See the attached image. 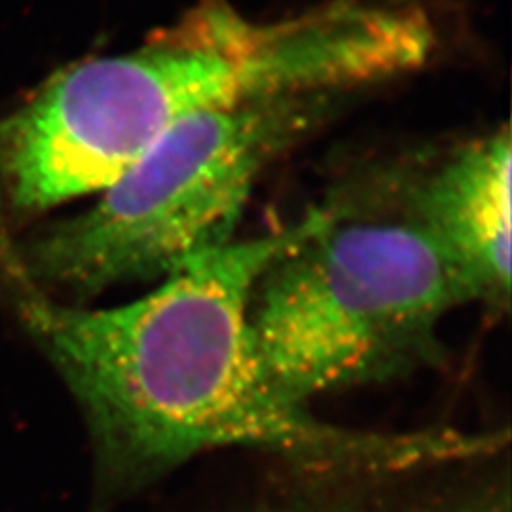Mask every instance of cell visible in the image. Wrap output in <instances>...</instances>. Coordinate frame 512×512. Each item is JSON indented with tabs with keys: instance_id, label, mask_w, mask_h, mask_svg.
<instances>
[{
	"instance_id": "1",
	"label": "cell",
	"mask_w": 512,
	"mask_h": 512,
	"mask_svg": "<svg viewBox=\"0 0 512 512\" xmlns=\"http://www.w3.org/2000/svg\"><path fill=\"white\" fill-rule=\"evenodd\" d=\"M300 222L234 239L128 304L97 310L54 300L0 243L19 317L71 389L114 488H143L220 450L262 452L304 471H403L497 448L495 433L344 427L275 389L256 357L249 302Z\"/></svg>"
},
{
	"instance_id": "2",
	"label": "cell",
	"mask_w": 512,
	"mask_h": 512,
	"mask_svg": "<svg viewBox=\"0 0 512 512\" xmlns=\"http://www.w3.org/2000/svg\"><path fill=\"white\" fill-rule=\"evenodd\" d=\"M310 209L258 275L256 357L275 389L317 397L393 384L444 363L442 325L471 304L446 256L406 207L397 171Z\"/></svg>"
},
{
	"instance_id": "3",
	"label": "cell",
	"mask_w": 512,
	"mask_h": 512,
	"mask_svg": "<svg viewBox=\"0 0 512 512\" xmlns=\"http://www.w3.org/2000/svg\"><path fill=\"white\" fill-rule=\"evenodd\" d=\"M348 95H275L186 118L88 211L14 249L19 266L42 289L74 296L160 283L238 239L264 173Z\"/></svg>"
},
{
	"instance_id": "4",
	"label": "cell",
	"mask_w": 512,
	"mask_h": 512,
	"mask_svg": "<svg viewBox=\"0 0 512 512\" xmlns=\"http://www.w3.org/2000/svg\"><path fill=\"white\" fill-rule=\"evenodd\" d=\"M181 122L141 50L84 61L0 118V184L21 213L101 194Z\"/></svg>"
},
{
	"instance_id": "5",
	"label": "cell",
	"mask_w": 512,
	"mask_h": 512,
	"mask_svg": "<svg viewBox=\"0 0 512 512\" xmlns=\"http://www.w3.org/2000/svg\"><path fill=\"white\" fill-rule=\"evenodd\" d=\"M511 131L494 129L420 171H397L406 207L465 285L471 304L511 298Z\"/></svg>"
}]
</instances>
